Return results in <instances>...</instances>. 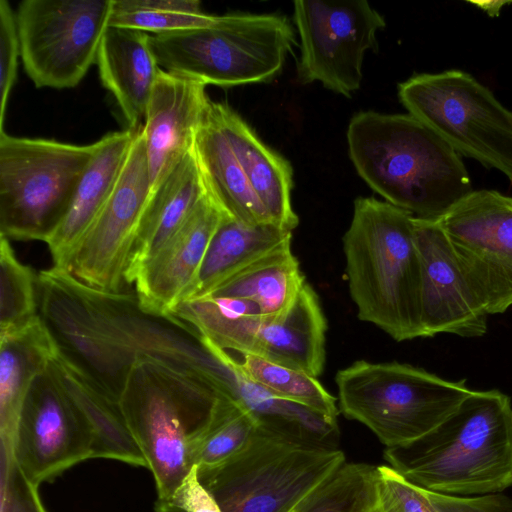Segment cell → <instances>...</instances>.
Instances as JSON below:
<instances>
[{
  "label": "cell",
  "mask_w": 512,
  "mask_h": 512,
  "mask_svg": "<svg viewBox=\"0 0 512 512\" xmlns=\"http://www.w3.org/2000/svg\"><path fill=\"white\" fill-rule=\"evenodd\" d=\"M37 297L58 350L116 402L139 361L218 392L222 363L205 337L173 315L145 311L136 294L94 288L52 267L37 275Z\"/></svg>",
  "instance_id": "6da1fadb"
},
{
  "label": "cell",
  "mask_w": 512,
  "mask_h": 512,
  "mask_svg": "<svg viewBox=\"0 0 512 512\" xmlns=\"http://www.w3.org/2000/svg\"><path fill=\"white\" fill-rule=\"evenodd\" d=\"M347 141L361 178L415 218L439 220L473 191L461 156L410 114L360 112Z\"/></svg>",
  "instance_id": "7a4b0ae2"
},
{
  "label": "cell",
  "mask_w": 512,
  "mask_h": 512,
  "mask_svg": "<svg viewBox=\"0 0 512 512\" xmlns=\"http://www.w3.org/2000/svg\"><path fill=\"white\" fill-rule=\"evenodd\" d=\"M389 466L434 493L475 497L512 486V405L508 395L473 390L440 425L386 448Z\"/></svg>",
  "instance_id": "3957f363"
},
{
  "label": "cell",
  "mask_w": 512,
  "mask_h": 512,
  "mask_svg": "<svg viewBox=\"0 0 512 512\" xmlns=\"http://www.w3.org/2000/svg\"><path fill=\"white\" fill-rule=\"evenodd\" d=\"M413 219L386 201L359 197L343 236L346 277L358 318L398 342L423 337Z\"/></svg>",
  "instance_id": "277c9868"
},
{
  "label": "cell",
  "mask_w": 512,
  "mask_h": 512,
  "mask_svg": "<svg viewBox=\"0 0 512 512\" xmlns=\"http://www.w3.org/2000/svg\"><path fill=\"white\" fill-rule=\"evenodd\" d=\"M223 399L212 387L182 380L147 361L132 367L119 405L159 500L169 501L190 473L195 444Z\"/></svg>",
  "instance_id": "5b68a950"
},
{
  "label": "cell",
  "mask_w": 512,
  "mask_h": 512,
  "mask_svg": "<svg viewBox=\"0 0 512 512\" xmlns=\"http://www.w3.org/2000/svg\"><path fill=\"white\" fill-rule=\"evenodd\" d=\"M294 43L289 21L276 14L215 15L203 28L150 35L162 70L224 87L269 81Z\"/></svg>",
  "instance_id": "8992f818"
},
{
  "label": "cell",
  "mask_w": 512,
  "mask_h": 512,
  "mask_svg": "<svg viewBox=\"0 0 512 512\" xmlns=\"http://www.w3.org/2000/svg\"><path fill=\"white\" fill-rule=\"evenodd\" d=\"M339 411L368 427L386 448L410 443L448 418L473 391L398 362L359 360L337 372Z\"/></svg>",
  "instance_id": "52a82bcc"
},
{
  "label": "cell",
  "mask_w": 512,
  "mask_h": 512,
  "mask_svg": "<svg viewBox=\"0 0 512 512\" xmlns=\"http://www.w3.org/2000/svg\"><path fill=\"white\" fill-rule=\"evenodd\" d=\"M345 462L339 448L307 446L257 428L239 453L197 474L222 512H291Z\"/></svg>",
  "instance_id": "ba28073f"
},
{
  "label": "cell",
  "mask_w": 512,
  "mask_h": 512,
  "mask_svg": "<svg viewBox=\"0 0 512 512\" xmlns=\"http://www.w3.org/2000/svg\"><path fill=\"white\" fill-rule=\"evenodd\" d=\"M94 143L0 133V236L45 242L62 221Z\"/></svg>",
  "instance_id": "9c48e42d"
},
{
  "label": "cell",
  "mask_w": 512,
  "mask_h": 512,
  "mask_svg": "<svg viewBox=\"0 0 512 512\" xmlns=\"http://www.w3.org/2000/svg\"><path fill=\"white\" fill-rule=\"evenodd\" d=\"M398 96L456 153L512 183V110L472 75L457 69L414 75L399 84Z\"/></svg>",
  "instance_id": "30bf717a"
},
{
  "label": "cell",
  "mask_w": 512,
  "mask_h": 512,
  "mask_svg": "<svg viewBox=\"0 0 512 512\" xmlns=\"http://www.w3.org/2000/svg\"><path fill=\"white\" fill-rule=\"evenodd\" d=\"M171 314L225 351L260 357L315 378L323 372L327 322L318 295L307 282L278 315H235L209 298L182 301Z\"/></svg>",
  "instance_id": "8fae6325"
},
{
  "label": "cell",
  "mask_w": 512,
  "mask_h": 512,
  "mask_svg": "<svg viewBox=\"0 0 512 512\" xmlns=\"http://www.w3.org/2000/svg\"><path fill=\"white\" fill-rule=\"evenodd\" d=\"M112 0H24L16 13L21 58L39 88L78 85L97 61Z\"/></svg>",
  "instance_id": "7c38bea8"
},
{
  "label": "cell",
  "mask_w": 512,
  "mask_h": 512,
  "mask_svg": "<svg viewBox=\"0 0 512 512\" xmlns=\"http://www.w3.org/2000/svg\"><path fill=\"white\" fill-rule=\"evenodd\" d=\"M486 313L512 307V197L473 190L437 220Z\"/></svg>",
  "instance_id": "4fadbf2b"
},
{
  "label": "cell",
  "mask_w": 512,
  "mask_h": 512,
  "mask_svg": "<svg viewBox=\"0 0 512 512\" xmlns=\"http://www.w3.org/2000/svg\"><path fill=\"white\" fill-rule=\"evenodd\" d=\"M293 15L301 40L299 80L350 97L360 87L364 55L376 47L384 18L365 0H298Z\"/></svg>",
  "instance_id": "5bb4252c"
},
{
  "label": "cell",
  "mask_w": 512,
  "mask_h": 512,
  "mask_svg": "<svg viewBox=\"0 0 512 512\" xmlns=\"http://www.w3.org/2000/svg\"><path fill=\"white\" fill-rule=\"evenodd\" d=\"M10 443L22 472L38 486L93 458L91 429L49 366L32 383Z\"/></svg>",
  "instance_id": "9a60e30c"
},
{
  "label": "cell",
  "mask_w": 512,
  "mask_h": 512,
  "mask_svg": "<svg viewBox=\"0 0 512 512\" xmlns=\"http://www.w3.org/2000/svg\"><path fill=\"white\" fill-rule=\"evenodd\" d=\"M149 195V167L141 128L113 192L71 258L70 272L77 279L101 290L121 291Z\"/></svg>",
  "instance_id": "2e32d148"
},
{
  "label": "cell",
  "mask_w": 512,
  "mask_h": 512,
  "mask_svg": "<svg viewBox=\"0 0 512 512\" xmlns=\"http://www.w3.org/2000/svg\"><path fill=\"white\" fill-rule=\"evenodd\" d=\"M413 225L421 267L422 336H483L489 315L456 261L438 221L414 217Z\"/></svg>",
  "instance_id": "e0dca14e"
},
{
  "label": "cell",
  "mask_w": 512,
  "mask_h": 512,
  "mask_svg": "<svg viewBox=\"0 0 512 512\" xmlns=\"http://www.w3.org/2000/svg\"><path fill=\"white\" fill-rule=\"evenodd\" d=\"M223 214L206 193L180 229L142 266L134 283L145 311L170 315L187 298Z\"/></svg>",
  "instance_id": "ac0fdd59"
},
{
  "label": "cell",
  "mask_w": 512,
  "mask_h": 512,
  "mask_svg": "<svg viewBox=\"0 0 512 512\" xmlns=\"http://www.w3.org/2000/svg\"><path fill=\"white\" fill-rule=\"evenodd\" d=\"M205 87L194 79L160 70L142 126L150 191L192 150L210 99Z\"/></svg>",
  "instance_id": "d6986e66"
},
{
  "label": "cell",
  "mask_w": 512,
  "mask_h": 512,
  "mask_svg": "<svg viewBox=\"0 0 512 512\" xmlns=\"http://www.w3.org/2000/svg\"><path fill=\"white\" fill-rule=\"evenodd\" d=\"M142 127L111 132L94 143V153L62 221L46 239L54 268L69 271L78 244L113 192Z\"/></svg>",
  "instance_id": "ffe728a7"
},
{
  "label": "cell",
  "mask_w": 512,
  "mask_h": 512,
  "mask_svg": "<svg viewBox=\"0 0 512 512\" xmlns=\"http://www.w3.org/2000/svg\"><path fill=\"white\" fill-rule=\"evenodd\" d=\"M218 353L225 368L221 395L247 411L258 429L307 446L338 448L337 421L273 395L248 379L227 351L218 347Z\"/></svg>",
  "instance_id": "44dd1931"
},
{
  "label": "cell",
  "mask_w": 512,
  "mask_h": 512,
  "mask_svg": "<svg viewBox=\"0 0 512 512\" xmlns=\"http://www.w3.org/2000/svg\"><path fill=\"white\" fill-rule=\"evenodd\" d=\"M205 194L192 148L150 191L125 270V283H134L142 266L180 229Z\"/></svg>",
  "instance_id": "7402d4cb"
},
{
  "label": "cell",
  "mask_w": 512,
  "mask_h": 512,
  "mask_svg": "<svg viewBox=\"0 0 512 512\" xmlns=\"http://www.w3.org/2000/svg\"><path fill=\"white\" fill-rule=\"evenodd\" d=\"M193 151L206 193L225 214L250 226L274 223L252 190L211 99L202 114Z\"/></svg>",
  "instance_id": "603a6c76"
},
{
  "label": "cell",
  "mask_w": 512,
  "mask_h": 512,
  "mask_svg": "<svg viewBox=\"0 0 512 512\" xmlns=\"http://www.w3.org/2000/svg\"><path fill=\"white\" fill-rule=\"evenodd\" d=\"M96 62L101 82L113 94L128 128L142 127L161 70L151 49L150 34L108 27Z\"/></svg>",
  "instance_id": "cb8c5ba5"
},
{
  "label": "cell",
  "mask_w": 512,
  "mask_h": 512,
  "mask_svg": "<svg viewBox=\"0 0 512 512\" xmlns=\"http://www.w3.org/2000/svg\"><path fill=\"white\" fill-rule=\"evenodd\" d=\"M213 104L246 178L272 222L293 231L299 218L291 203L290 164L268 148L227 104L215 101Z\"/></svg>",
  "instance_id": "d4e9b609"
},
{
  "label": "cell",
  "mask_w": 512,
  "mask_h": 512,
  "mask_svg": "<svg viewBox=\"0 0 512 512\" xmlns=\"http://www.w3.org/2000/svg\"><path fill=\"white\" fill-rule=\"evenodd\" d=\"M49 368L89 425L93 458H108L148 468L145 456L130 432L118 402L67 359L57 348Z\"/></svg>",
  "instance_id": "484cf974"
},
{
  "label": "cell",
  "mask_w": 512,
  "mask_h": 512,
  "mask_svg": "<svg viewBox=\"0 0 512 512\" xmlns=\"http://www.w3.org/2000/svg\"><path fill=\"white\" fill-rule=\"evenodd\" d=\"M291 240L292 231L275 223L250 226L224 213L185 300L206 296L242 269L291 244Z\"/></svg>",
  "instance_id": "4316f807"
},
{
  "label": "cell",
  "mask_w": 512,
  "mask_h": 512,
  "mask_svg": "<svg viewBox=\"0 0 512 512\" xmlns=\"http://www.w3.org/2000/svg\"><path fill=\"white\" fill-rule=\"evenodd\" d=\"M56 350L40 316L24 329L0 338V438L12 440L30 387Z\"/></svg>",
  "instance_id": "83f0119b"
},
{
  "label": "cell",
  "mask_w": 512,
  "mask_h": 512,
  "mask_svg": "<svg viewBox=\"0 0 512 512\" xmlns=\"http://www.w3.org/2000/svg\"><path fill=\"white\" fill-rule=\"evenodd\" d=\"M305 282L291 244H287L234 274L204 297L249 300L260 308L262 316H273L289 308Z\"/></svg>",
  "instance_id": "f1b7e54d"
},
{
  "label": "cell",
  "mask_w": 512,
  "mask_h": 512,
  "mask_svg": "<svg viewBox=\"0 0 512 512\" xmlns=\"http://www.w3.org/2000/svg\"><path fill=\"white\" fill-rule=\"evenodd\" d=\"M214 19L197 0H112L108 26L160 35L203 28Z\"/></svg>",
  "instance_id": "f546056e"
},
{
  "label": "cell",
  "mask_w": 512,
  "mask_h": 512,
  "mask_svg": "<svg viewBox=\"0 0 512 512\" xmlns=\"http://www.w3.org/2000/svg\"><path fill=\"white\" fill-rule=\"evenodd\" d=\"M238 365L248 379L273 395L337 421L340 411L336 398L321 385L317 378L252 355H242Z\"/></svg>",
  "instance_id": "4dcf8cb0"
},
{
  "label": "cell",
  "mask_w": 512,
  "mask_h": 512,
  "mask_svg": "<svg viewBox=\"0 0 512 512\" xmlns=\"http://www.w3.org/2000/svg\"><path fill=\"white\" fill-rule=\"evenodd\" d=\"M38 317L37 275L18 260L9 239L0 236V338Z\"/></svg>",
  "instance_id": "1f68e13d"
},
{
  "label": "cell",
  "mask_w": 512,
  "mask_h": 512,
  "mask_svg": "<svg viewBox=\"0 0 512 512\" xmlns=\"http://www.w3.org/2000/svg\"><path fill=\"white\" fill-rule=\"evenodd\" d=\"M256 429V422L247 411L224 398L195 444L194 466L203 470L226 462L246 446Z\"/></svg>",
  "instance_id": "d6a6232c"
},
{
  "label": "cell",
  "mask_w": 512,
  "mask_h": 512,
  "mask_svg": "<svg viewBox=\"0 0 512 512\" xmlns=\"http://www.w3.org/2000/svg\"><path fill=\"white\" fill-rule=\"evenodd\" d=\"M354 512H440L428 491L390 466L371 465Z\"/></svg>",
  "instance_id": "836d02e7"
},
{
  "label": "cell",
  "mask_w": 512,
  "mask_h": 512,
  "mask_svg": "<svg viewBox=\"0 0 512 512\" xmlns=\"http://www.w3.org/2000/svg\"><path fill=\"white\" fill-rule=\"evenodd\" d=\"M370 466L345 462L291 512H354Z\"/></svg>",
  "instance_id": "e575fe53"
},
{
  "label": "cell",
  "mask_w": 512,
  "mask_h": 512,
  "mask_svg": "<svg viewBox=\"0 0 512 512\" xmlns=\"http://www.w3.org/2000/svg\"><path fill=\"white\" fill-rule=\"evenodd\" d=\"M1 512H47L38 485L24 475L5 439H1Z\"/></svg>",
  "instance_id": "d590c367"
},
{
  "label": "cell",
  "mask_w": 512,
  "mask_h": 512,
  "mask_svg": "<svg viewBox=\"0 0 512 512\" xmlns=\"http://www.w3.org/2000/svg\"><path fill=\"white\" fill-rule=\"evenodd\" d=\"M21 56L16 13L6 0H0V133L8 99L17 76L18 57Z\"/></svg>",
  "instance_id": "8d00e7d4"
},
{
  "label": "cell",
  "mask_w": 512,
  "mask_h": 512,
  "mask_svg": "<svg viewBox=\"0 0 512 512\" xmlns=\"http://www.w3.org/2000/svg\"><path fill=\"white\" fill-rule=\"evenodd\" d=\"M440 512H512V498L502 493L456 497L428 491Z\"/></svg>",
  "instance_id": "74e56055"
},
{
  "label": "cell",
  "mask_w": 512,
  "mask_h": 512,
  "mask_svg": "<svg viewBox=\"0 0 512 512\" xmlns=\"http://www.w3.org/2000/svg\"><path fill=\"white\" fill-rule=\"evenodd\" d=\"M167 502L186 512H222L214 497L199 481L196 466H193Z\"/></svg>",
  "instance_id": "f35d334b"
},
{
  "label": "cell",
  "mask_w": 512,
  "mask_h": 512,
  "mask_svg": "<svg viewBox=\"0 0 512 512\" xmlns=\"http://www.w3.org/2000/svg\"><path fill=\"white\" fill-rule=\"evenodd\" d=\"M155 512H186L185 510L171 504L167 501L157 500L155 504Z\"/></svg>",
  "instance_id": "ab89813d"
}]
</instances>
